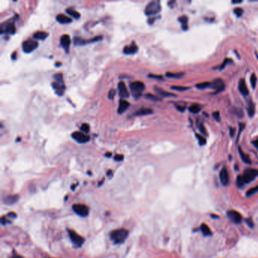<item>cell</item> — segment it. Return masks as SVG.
<instances>
[{
  "label": "cell",
  "instance_id": "cell-16",
  "mask_svg": "<svg viewBox=\"0 0 258 258\" xmlns=\"http://www.w3.org/2000/svg\"><path fill=\"white\" fill-rule=\"evenodd\" d=\"M138 51V46L135 45V42H132L129 46H125L123 49V53L126 55H133L137 53Z\"/></svg>",
  "mask_w": 258,
  "mask_h": 258
},
{
  "label": "cell",
  "instance_id": "cell-26",
  "mask_svg": "<svg viewBox=\"0 0 258 258\" xmlns=\"http://www.w3.org/2000/svg\"><path fill=\"white\" fill-rule=\"evenodd\" d=\"M65 11H66V12L68 13V14H70L71 16H72V17L74 18H76V19L80 18V14L78 12V11H76V10L73 9V8H67Z\"/></svg>",
  "mask_w": 258,
  "mask_h": 258
},
{
  "label": "cell",
  "instance_id": "cell-24",
  "mask_svg": "<svg viewBox=\"0 0 258 258\" xmlns=\"http://www.w3.org/2000/svg\"><path fill=\"white\" fill-rule=\"evenodd\" d=\"M48 35H49L48 33L45 32V31H43V30L37 31V32H36L35 33L33 34V38L37 39V40H45V39L48 37Z\"/></svg>",
  "mask_w": 258,
  "mask_h": 258
},
{
  "label": "cell",
  "instance_id": "cell-48",
  "mask_svg": "<svg viewBox=\"0 0 258 258\" xmlns=\"http://www.w3.org/2000/svg\"><path fill=\"white\" fill-rule=\"evenodd\" d=\"M148 77L153 79H158V80H163V77L161 75H154V74H149Z\"/></svg>",
  "mask_w": 258,
  "mask_h": 258
},
{
  "label": "cell",
  "instance_id": "cell-9",
  "mask_svg": "<svg viewBox=\"0 0 258 258\" xmlns=\"http://www.w3.org/2000/svg\"><path fill=\"white\" fill-rule=\"evenodd\" d=\"M52 86L54 89L55 92L58 95L61 96V95H63L65 93V91L66 87L65 86V83H60V82H53L52 83Z\"/></svg>",
  "mask_w": 258,
  "mask_h": 258
},
{
  "label": "cell",
  "instance_id": "cell-20",
  "mask_svg": "<svg viewBox=\"0 0 258 258\" xmlns=\"http://www.w3.org/2000/svg\"><path fill=\"white\" fill-rule=\"evenodd\" d=\"M153 113V110L151 109V108H142L141 109L138 110V111H135L133 114L134 116H144L147 115V114H150Z\"/></svg>",
  "mask_w": 258,
  "mask_h": 258
},
{
  "label": "cell",
  "instance_id": "cell-10",
  "mask_svg": "<svg viewBox=\"0 0 258 258\" xmlns=\"http://www.w3.org/2000/svg\"><path fill=\"white\" fill-rule=\"evenodd\" d=\"M15 30L16 28L14 22H8L6 25L2 24L1 27V33H5L8 34H14Z\"/></svg>",
  "mask_w": 258,
  "mask_h": 258
},
{
  "label": "cell",
  "instance_id": "cell-49",
  "mask_svg": "<svg viewBox=\"0 0 258 258\" xmlns=\"http://www.w3.org/2000/svg\"><path fill=\"white\" fill-rule=\"evenodd\" d=\"M114 160L117 161H121L123 160V154H116L114 157Z\"/></svg>",
  "mask_w": 258,
  "mask_h": 258
},
{
  "label": "cell",
  "instance_id": "cell-42",
  "mask_svg": "<svg viewBox=\"0 0 258 258\" xmlns=\"http://www.w3.org/2000/svg\"><path fill=\"white\" fill-rule=\"evenodd\" d=\"M103 39L102 36H96V37H93L92 39H91V40H87V43H96V42L100 41V40H101Z\"/></svg>",
  "mask_w": 258,
  "mask_h": 258
},
{
  "label": "cell",
  "instance_id": "cell-58",
  "mask_svg": "<svg viewBox=\"0 0 258 258\" xmlns=\"http://www.w3.org/2000/svg\"><path fill=\"white\" fill-rule=\"evenodd\" d=\"M11 258H24V257L21 256H13L12 257H11Z\"/></svg>",
  "mask_w": 258,
  "mask_h": 258
},
{
  "label": "cell",
  "instance_id": "cell-32",
  "mask_svg": "<svg viewBox=\"0 0 258 258\" xmlns=\"http://www.w3.org/2000/svg\"><path fill=\"white\" fill-rule=\"evenodd\" d=\"M211 83H210V82H204V83H198V84H196V87L199 89H204L208 87H211Z\"/></svg>",
  "mask_w": 258,
  "mask_h": 258
},
{
  "label": "cell",
  "instance_id": "cell-39",
  "mask_svg": "<svg viewBox=\"0 0 258 258\" xmlns=\"http://www.w3.org/2000/svg\"><path fill=\"white\" fill-rule=\"evenodd\" d=\"M256 77L255 75V74H252L250 76V83H251V86L253 87V89H255L256 84Z\"/></svg>",
  "mask_w": 258,
  "mask_h": 258
},
{
  "label": "cell",
  "instance_id": "cell-55",
  "mask_svg": "<svg viewBox=\"0 0 258 258\" xmlns=\"http://www.w3.org/2000/svg\"><path fill=\"white\" fill-rule=\"evenodd\" d=\"M105 155L106 156V157H111V152H108V153L105 154Z\"/></svg>",
  "mask_w": 258,
  "mask_h": 258
},
{
  "label": "cell",
  "instance_id": "cell-3",
  "mask_svg": "<svg viewBox=\"0 0 258 258\" xmlns=\"http://www.w3.org/2000/svg\"><path fill=\"white\" fill-rule=\"evenodd\" d=\"M129 88H130V91L134 98H138L141 96L142 92L144 91L145 84L141 81H135L130 83Z\"/></svg>",
  "mask_w": 258,
  "mask_h": 258
},
{
  "label": "cell",
  "instance_id": "cell-11",
  "mask_svg": "<svg viewBox=\"0 0 258 258\" xmlns=\"http://www.w3.org/2000/svg\"><path fill=\"white\" fill-rule=\"evenodd\" d=\"M227 216L235 223H240L241 222V220H242V217H241V214L238 211H233V210L228 211Z\"/></svg>",
  "mask_w": 258,
  "mask_h": 258
},
{
  "label": "cell",
  "instance_id": "cell-52",
  "mask_svg": "<svg viewBox=\"0 0 258 258\" xmlns=\"http://www.w3.org/2000/svg\"><path fill=\"white\" fill-rule=\"evenodd\" d=\"M252 144L253 145V146H254L256 148L258 149V139H256L252 141Z\"/></svg>",
  "mask_w": 258,
  "mask_h": 258
},
{
  "label": "cell",
  "instance_id": "cell-59",
  "mask_svg": "<svg viewBox=\"0 0 258 258\" xmlns=\"http://www.w3.org/2000/svg\"><path fill=\"white\" fill-rule=\"evenodd\" d=\"M256 57H257V58H258V56H256Z\"/></svg>",
  "mask_w": 258,
  "mask_h": 258
},
{
  "label": "cell",
  "instance_id": "cell-47",
  "mask_svg": "<svg viewBox=\"0 0 258 258\" xmlns=\"http://www.w3.org/2000/svg\"><path fill=\"white\" fill-rule=\"evenodd\" d=\"M213 117H214V118H215V120H217V121H220V115L219 111H215V112L213 113Z\"/></svg>",
  "mask_w": 258,
  "mask_h": 258
},
{
  "label": "cell",
  "instance_id": "cell-1",
  "mask_svg": "<svg viewBox=\"0 0 258 258\" xmlns=\"http://www.w3.org/2000/svg\"><path fill=\"white\" fill-rule=\"evenodd\" d=\"M258 176V170L256 169H247L244 171L242 175H240L237 177L236 184L237 186L241 187L244 185L247 184L253 181Z\"/></svg>",
  "mask_w": 258,
  "mask_h": 258
},
{
  "label": "cell",
  "instance_id": "cell-57",
  "mask_svg": "<svg viewBox=\"0 0 258 258\" xmlns=\"http://www.w3.org/2000/svg\"><path fill=\"white\" fill-rule=\"evenodd\" d=\"M60 65H62V63H61V62H56V67H59V66H60Z\"/></svg>",
  "mask_w": 258,
  "mask_h": 258
},
{
  "label": "cell",
  "instance_id": "cell-13",
  "mask_svg": "<svg viewBox=\"0 0 258 258\" xmlns=\"http://www.w3.org/2000/svg\"><path fill=\"white\" fill-rule=\"evenodd\" d=\"M118 92L120 98H126L129 96V91L126 89V85H125V83L122 81L118 83Z\"/></svg>",
  "mask_w": 258,
  "mask_h": 258
},
{
  "label": "cell",
  "instance_id": "cell-43",
  "mask_svg": "<svg viewBox=\"0 0 258 258\" xmlns=\"http://www.w3.org/2000/svg\"><path fill=\"white\" fill-rule=\"evenodd\" d=\"M238 126H239V129H239V132H238V136H237L236 142H238V138H239V136H240V134H241V132H242V130L244 129V127H245V125H244V123H238Z\"/></svg>",
  "mask_w": 258,
  "mask_h": 258
},
{
  "label": "cell",
  "instance_id": "cell-56",
  "mask_svg": "<svg viewBox=\"0 0 258 258\" xmlns=\"http://www.w3.org/2000/svg\"><path fill=\"white\" fill-rule=\"evenodd\" d=\"M241 2H242V1H232V3H233V4L241 3Z\"/></svg>",
  "mask_w": 258,
  "mask_h": 258
},
{
  "label": "cell",
  "instance_id": "cell-12",
  "mask_svg": "<svg viewBox=\"0 0 258 258\" xmlns=\"http://www.w3.org/2000/svg\"><path fill=\"white\" fill-rule=\"evenodd\" d=\"M211 87L215 89V93H218V92H220L224 90L225 84L221 79H217L213 83H211Z\"/></svg>",
  "mask_w": 258,
  "mask_h": 258
},
{
  "label": "cell",
  "instance_id": "cell-5",
  "mask_svg": "<svg viewBox=\"0 0 258 258\" xmlns=\"http://www.w3.org/2000/svg\"><path fill=\"white\" fill-rule=\"evenodd\" d=\"M68 233H69V236L71 241H72V243L76 247H80L83 245L85 241L84 238H83V237L80 236V235H78L77 233H76L74 231L70 230V229H68Z\"/></svg>",
  "mask_w": 258,
  "mask_h": 258
},
{
  "label": "cell",
  "instance_id": "cell-27",
  "mask_svg": "<svg viewBox=\"0 0 258 258\" xmlns=\"http://www.w3.org/2000/svg\"><path fill=\"white\" fill-rule=\"evenodd\" d=\"M231 113L233 114H235V116H237L238 117H239V118H241V117H243V115H244V113H243V111L241 109V108H232V109L230 110Z\"/></svg>",
  "mask_w": 258,
  "mask_h": 258
},
{
  "label": "cell",
  "instance_id": "cell-35",
  "mask_svg": "<svg viewBox=\"0 0 258 258\" xmlns=\"http://www.w3.org/2000/svg\"><path fill=\"white\" fill-rule=\"evenodd\" d=\"M195 136H196V138L198 139V143H199L201 145H204L206 144V142H207V140H206L205 137L203 136V135L196 134V135H195Z\"/></svg>",
  "mask_w": 258,
  "mask_h": 258
},
{
  "label": "cell",
  "instance_id": "cell-15",
  "mask_svg": "<svg viewBox=\"0 0 258 258\" xmlns=\"http://www.w3.org/2000/svg\"><path fill=\"white\" fill-rule=\"evenodd\" d=\"M61 45H62V47L65 49L66 52H68V49H69L70 45H71V37L68 34H64L61 37Z\"/></svg>",
  "mask_w": 258,
  "mask_h": 258
},
{
  "label": "cell",
  "instance_id": "cell-38",
  "mask_svg": "<svg viewBox=\"0 0 258 258\" xmlns=\"http://www.w3.org/2000/svg\"><path fill=\"white\" fill-rule=\"evenodd\" d=\"M54 79L56 82H60V83H64L63 80V74L62 73H59L54 75Z\"/></svg>",
  "mask_w": 258,
  "mask_h": 258
},
{
  "label": "cell",
  "instance_id": "cell-2",
  "mask_svg": "<svg viewBox=\"0 0 258 258\" xmlns=\"http://www.w3.org/2000/svg\"><path fill=\"white\" fill-rule=\"evenodd\" d=\"M129 232L125 229H119L112 231L110 234L111 239L114 241V244H121L127 238Z\"/></svg>",
  "mask_w": 258,
  "mask_h": 258
},
{
  "label": "cell",
  "instance_id": "cell-4",
  "mask_svg": "<svg viewBox=\"0 0 258 258\" xmlns=\"http://www.w3.org/2000/svg\"><path fill=\"white\" fill-rule=\"evenodd\" d=\"M161 9V3L159 1H152L147 5L145 8V14L148 16L154 15L159 12Z\"/></svg>",
  "mask_w": 258,
  "mask_h": 258
},
{
  "label": "cell",
  "instance_id": "cell-7",
  "mask_svg": "<svg viewBox=\"0 0 258 258\" xmlns=\"http://www.w3.org/2000/svg\"><path fill=\"white\" fill-rule=\"evenodd\" d=\"M72 208L74 213L80 217H86L89 214V208L84 204H75L73 205Z\"/></svg>",
  "mask_w": 258,
  "mask_h": 258
},
{
  "label": "cell",
  "instance_id": "cell-36",
  "mask_svg": "<svg viewBox=\"0 0 258 258\" xmlns=\"http://www.w3.org/2000/svg\"><path fill=\"white\" fill-rule=\"evenodd\" d=\"M257 192H258V185L256 186H255V187L249 189V190L247 192V193H246V195H247V197H250L251 196V195H254V194L256 193Z\"/></svg>",
  "mask_w": 258,
  "mask_h": 258
},
{
  "label": "cell",
  "instance_id": "cell-28",
  "mask_svg": "<svg viewBox=\"0 0 258 258\" xmlns=\"http://www.w3.org/2000/svg\"><path fill=\"white\" fill-rule=\"evenodd\" d=\"M179 21H180V23L182 24V28H183L184 30H187L188 28V18L186 16H181V17L179 18Z\"/></svg>",
  "mask_w": 258,
  "mask_h": 258
},
{
  "label": "cell",
  "instance_id": "cell-8",
  "mask_svg": "<svg viewBox=\"0 0 258 258\" xmlns=\"http://www.w3.org/2000/svg\"><path fill=\"white\" fill-rule=\"evenodd\" d=\"M72 138L79 143H86L90 141V136L82 132H74L71 135Z\"/></svg>",
  "mask_w": 258,
  "mask_h": 258
},
{
  "label": "cell",
  "instance_id": "cell-53",
  "mask_svg": "<svg viewBox=\"0 0 258 258\" xmlns=\"http://www.w3.org/2000/svg\"><path fill=\"white\" fill-rule=\"evenodd\" d=\"M246 222H247V225H248V226H250V228L253 227V222H252L251 220H246Z\"/></svg>",
  "mask_w": 258,
  "mask_h": 258
},
{
  "label": "cell",
  "instance_id": "cell-37",
  "mask_svg": "<svg viewBox=\"0 0 258 258\" xmlns=\"http://www.w3.org/2000/svg\"><path fill=\"white\" fill-rule=\"evenodd\" d=\"M80 129H81V131H83L84 133H87V132H89V130H90V127H89V125L88 124V123H85L81 125Z\"/></svg>",
  "mask_w": 258,
  "mask_h": 258
},
{
  "label": "cell",
  "instance_id": "cell-23",
  "mask_svg": "<svg viewBox=\"0 0 258 258\" xmlns=\"http://www.w3.org/2000/svg\"><path fill=\"white\" fill-rule=\"evenodd\" d=\"M238 152H239V154L240 156H241V160H242L244 163L247 164H251V161H250V157H249V155L243 151L241 147H238Z\"/></svg>",
  "mask_w": 258,
  "mask_h": 258
},
{
  "label": "cell",
  "instance_id": "cell-22",
  "mask_svg": "<svg viewBox=\"0 0 258 258\" xmlns=\"http://www.w3.org/2000/svg\"><path fill=\"white\" fill-rule=\"evenodd\" d=\"M19 196L18 195H11V196H8L6 198H5L4 199V203L8 205H11V204H14L18 201Z\"/></svg>",
  "mask_w": 258,
  "mask_h": 258
},
{
  "label": "cell",
  "instance_id": "cell-14",
  "mask_svg": "<svg viewBox=\"0 0 258 258\" xmlns=\"http://www.w3.org/2000/svg\"><path fill=\"white\" fill-rule=\"evenodd\" d=\"M220 182L223 186H227L229 183V175L226 167H223L220 173Z\"/></svg>",
  "mask_w": 258,
  "mask_h": 258
},
{
  "label": "cell",
  "instance_id": "cell-54",
  "mask_svg": "<svg viewBox=\"0 0 258 258\" xmlns=\"http://www.w3.org/2000/svg\"><path fill=\"white\" fill-rule=\"evenodd\" d=\"M11 59H12L13 60H16V59H17V55H16L15 52H14V53L11 54Z\"/></svg>",
  "mask_w": 258,
  "mask_h": 258
},
{
  "label": "cell",
  "instance_id": "cell-46",
  "mask_svg": "<svg viewBox=\"0 0 258 258\" xmlns=\"http://www.w3.org/2000/svg\"><path fill=\"white\" fill-rule=\"evenodd\" d=\"M115 94H116V91L114 90V89H111V90L109 91V92H108V98H110V99H113L114 95H115Z\"/></svg>",
  "mask_w": 258,
  "mask_h": 258
},
{
  "label": "cell",
  "instance_id": "cell-31",
  "mask_svg": "<svg viewBox=\"0 0 258 258\" xmlns=\"http://www.w3.org/2000/svg\"><path fill=\"white\" fill-rule=\"evenodd\" d=\"M200 111H201V107L198 104H193V105L189 107V111L192 112V114H197Z\"/></svg>",
  "mask_w": 258,
  "mask_h": 258
},
{
  "label": "cell",
  "instance_id": "cell-45",
  "mask_svg": "<svg viewBox=\"0 0 258 258\" xmlns=\"http://www.w3.org/2000/svg\"><path fill=\"white\" fill-rule=\"evenodd\" d=\"M229 63H232V60H231V59H226V60L224 61V62L223 63V65L220 67V70H223V68L226 67V65H228Z\"/></svg>",
  "mask_w": 258,
  "mask_h": 258
},
{
  "label": "cell",
  "instance_id": "cell-34",
  "mask_svg": "<svg viewBox=\"0 0 258 258\" xmlns=\"http://www.w3.org/2000/svg\"><path fill=\"white\" fill-rule=\"evenodd\" d=\"M145 98H148V99L152 100V101H161V100H162L161 98H160V97L156 96V95H153V94H151V93L145 94Z\"/></svg>",
  "mask_w": 258,
  "mask_h": 258
},
{
  "label": "cell",
  "instance_id": "cell-44",
  "mask_svg": "<svg viewBox=\"0 0 258 258\" xmlns=\"http://www.w3.org/2000/svg\"><path fill=\"white\" fill-rule=\"evenodd\" d=\"M199 130L200 132H201L202 134H204V135H208V133H207V130H206L205 127H204V125L203 124V123H201V124L199 125Z\"/></svg>",
  "mask_w": 258,
  "mask_h": 258
},
{
  "label": "cell",
  "instance_id": "cell-6",
  "mask_svg": "<svg viewBox=\"0 0 258 258\" xmlns=\"http://www.w3.org/2000/svg\"><path fill=\"white\" fill-rule=\"evenodd\" d=\"M38 42L33 40H27L22 44V49L25 53H30L38 47Z\"/></svg>",
  "mask_w": 258,
  "mask_h": 258
},
{
  "label": "cell",
  "instance_id": "cell-21",
  "mask_svg": "<svg viewBox=\"0 0 258 258\" xmlns=\"http://www.w3.org/2000/svg\"><path fill=\"white\" fill-rule=\"evenodd\" d=\"M154 90H155L156 92H157L162 97H167H167H170V96H177L176 94L167 92V91L164 90V89H161V88L158 87V86H154Z\"/></svg>",
  "mask_w": 258,
  "mask_h": 258
},
{
  "label": "cell",
  "instance_id": "cell-17",
  "mask_svg": "<svg viewBox=\"0 0 258 258\" xmlns=\"http://www.w3.org/2000/svg\"><path fill=\"white\" fill-rule=\"evenodd\" d=\"M238 89H239V92L244 96H247L249 94L248 89H247V86L246 85V83L244 79H241L239 81V83H238Z\"/></svg>",
  "mask_w": 258,
  "mask_h": 258
},
{
  "label": "cell",
  "instance_id": "cell-29",
  "mask_svg": "<svg viewBox=\"0 0 258 258\" xmlns=\"http://www.w3.org/2000/svg\"><path fill=\"white\" fill-rule=\"evenodd\" d=\"M74 45H77V46H82V45L86 44L87 41L80 37H75L74 38Z\"/></svg>",
  "mask_w": 258,
  "mask_h": 258
},
{
  "label": "cell",
  "instance_id": "cell-41",
  "mask_svg": "<svg viewBox=\"0 0 258 258\" xmlns=\"http://www.w3.org/2000/svg\"><path fill=\"white\" fill-rule=\"evenodd\" d=\"M243 12H244V11H243V9L241 8H239V7H238V8H235V9H234V13H235V15L237 16V17H241V15H242Z\"/></svg>",
  "mask_w": 258,
  "mask_h": 258
},
{
  "label": "cell",
  "instance_id": "cell-25",
  "mask_svg": "<svg viewBox=\"0 0 258 258\" xmlns=\"http://www.w3.org/2000/svg\"><path fill=\"white\" fill-rule=\"evenodd\" d=\"M201 230L202 232L203 235H205V236H209V235H212V232H211V229L208 227V226H207L206 224H202L201 226Z\"/></svg>",
  "mask_w": 258,
  "mask_h": 258
},
{
  "label": "cell",
  "instance_id": "cell-18",
  "mask_svg": "<svg viewBox=\"0 0 258 258\" xmlns=\"http://www.w3.org/2000/svg\"><path fill=\"white\" fill-rule=\"evenodd\" d=\"M129 105H130L129 102H128L126 100H120V101H119L118 110H117L118 114H123V112H125V111H126V109L129 107Z\"/></svg>",
  "mask_w": 258,
  "mask_h": 258
},
{
  "label": "cell",
  "instance_id": "cell-40",
  "mask_svg": "<svg viewBox=\"0 0 258 258\" xmlns=\"http://www.w3.org/2000/svg\"><path fill=\"white\" fill-rule=\"evenodd\" d=\"M171 89H174V90L180 91V92H183V91H186V90H187V89H189V87H185V86H171Z\"/></svg>",
  "mask_w": 258,
  "mask_h": 258
},
{
  "label": "cell",
  "instance_id": "cell-33",
  "mask_svg": "<svg viewBox=\"0 0 258 258\" xmlns=\"http://www.w3.org/2000/svg\"><path fill=\"white\" fill-rule=\"evenodd\" d=\"M255 112V108L253 105V102L249 103V106L247 107V113H248L250 117H253Z\"/></svg>",
  "mask_w": 258,
  "mask_h": 258
},
{
  "label": "cell",
  "instance_id": "cell-50",
  "mask_svg": "<svg viewBox=\"0 0 258 258\" xmlns=\"http://www.w3.org/2000/svg\"><path fill=\"white\" fill-rule=\"evenodd\" d=\"M176 108H177V109L178 110V111H181V112H183V111L186 110V107L185 106H181V105H176Z\"/></svg>",
  "mask_w": 258,
  "mask_h": 258
},
{
  "label": "cell",
  "instance_id": "cell-19",
  "mask_svg": "<svg viewBox=\"0 0 258 258\" xmlns=\"http://www.w3.org/2000/svg\"><path fill=\"white\" fill-rule=\"evenodd\" d=\"M56 20L60 24H70L72 22V19L64 14H59L56 16Z\"/></svg>",
  "mask_w": 258,
  "mask_h": 258
},
{
  "label": "cell",
  "instance_id": "cell-51",
  "mask_svg": "<svg viewBox=\"0 0 258 258\" xmlns=\"http://www.w3.org/2000/svg\"><path fill=\"white\" fill-rule=\"evenodd\" d=\"M235 129L233 127H230L229 128V133H230V136L233 137L234 135H235Z\"/></svg>",
  "mask_w": 258,
  "mask_h": 258
},
{
  "label": "cell",
  "instance_id": "cell-30",
  "mask_svg": "<svg viewBox=\"0 0 258 258\" xmlns=\"http://www.w3.org/2000/svg\"><path fill=\"white\" fill-rule=\"evenodd\" d=\"M166 76L169 78H181L184 76V73H170L167 72Z\"/></svg>",
  "mask_w": 258,
  "mask_h": 258
}]
</instances>
